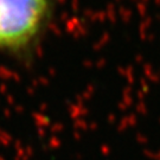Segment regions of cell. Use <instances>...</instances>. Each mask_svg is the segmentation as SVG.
Wrapping results in <instances>:
<instances>
[{
  "label": "cell",
  "instance_id": "6da1fadb",
  "mask_svg": "<svg viewBox=\"0 0 160 160\" xmlns=\"http://www.w3.org/2000/svg\"><path fill=\"white\" fill-rule=\"evenodd\" d=\"M56 0H0V52L27 54L44 33Z\"/></svg>",
  "mask_w": 160,
  "mask_h": 160
}]
</instances>
